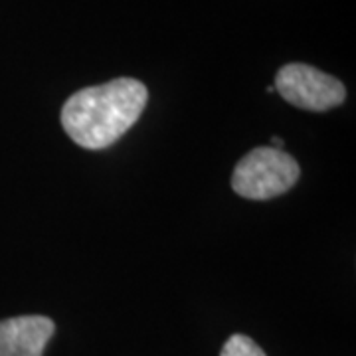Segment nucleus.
Masks as SVG:
<instances>
[{
	"label": "nucleus",
	"instance_id": "f03ea898",
	"mask_svg": "<svg viewBox=\"0 0 356 356\" xmlns=\"http://www.w3.org/2000/svg\"><path fill=\"white\" fill-rule=\"evenodd\" d=\"M299 177L301 168L291 154L273 147H257L238 161L232 188L250 200H269L291 191Z\"/></svg>",
	"mask_w": 356,
	"mask_h": 356
},
{
	"label": "nucleus",
	"instance_id": "39448f33",
	"mask_svg": "<svg viewBox=\"0 0 356 356\" xmlns=\"http://www.w3.org/2000/svg\"><path fill=\"white\" fill-rule=\"evenodd\" d=\"M220 356H266V353L245 334H232L222 346Z\"/></svg>",
	"mask_w": 356,
	"mask_h": 356
},
{
	"label": "nucleus",
	"instance_id": "f257e3e1",
	"mask_svg": "<svg viewBox=\"0 0 356 356\" xmlns=\"http://www.w3.org/2000/svg\"><path fill=\"white\" fill-rule=\"evenodd\" d=\"M147 102L149 91L143 81L117 77L67 97L60 113L62 127L83 149H107L139 121Z\"/></svg>",
	"mask_w": 356,
	"mask_h": 356
},
{
	"label": "nucleus",
	"instance_id": "423d86ee",
	"mask_svg": "<svg viewBox=\"0 0 356 356\" xmlns=\"http://www.w3.org/2000/svg\"><path fill=\"white\" fill-rule=\"evenodd\" d=\"M283 145H285V143H283L280 137H273V139H271V147H273V149H280V151H283Z\"/></svg>",
	"mask_w": 356,
	"mask_h": 356
},
{
	"label": "nucleus",
	"instance_id": "20e7f679",
	"mask_svg": "<svg viewBox=\"0 0 356 356\" xmlns=\"http://www.w3.org/2000/svg\"><path fill=\"white\" fill-rule=\"evenodd\" d=\"M54 332V321L42 315L4 318L0 321V356H44Z\"/></svg>",
	"mask_w": 356,
	"mask_h": 356
},
{
	"label": "nucleus",
	"instance_id": "7ed1b4c3",
	"mask_svg": "<svg viewBox=\"0 0 356 356\" xmlns=\"http://www.w3.org/2000/svg\"><path fill=\"white\" fill-rule=\"evenodd\" d=\"M275 91L299 109L323 113L339 107L346 97L343 81L309 64H285L275 76Z\"/></svg>",
	"mask_w": 356,
	"mask_h": 356
}]
</instances>
